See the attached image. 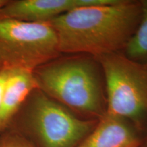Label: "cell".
<instances>
[{
    "mask_svg": "<svg viewBox=\"0 0 147 147\" xmlns=\"http://www.w3.org/2000/svg\"><path fill=\"white\" fill-rule=\"evenodd\" d=\"M0 147H1V133H0Z\"/></svg>",
    "mask_w": 147,
    "mask_h": 147,
    "instance_id": "14",
    "label": "cell"
},
{
    "mask_svg": "<svg viewBox=\"0 0 147 147\" xmlns=\"http://www.w3.org/2000/svg\"><path fill=\"white\" fill-rule=\"evenodd\" d=\"M140 17V1L116 0L76 8L47 23L55 33L61 54L97 57L123 51Z\"/></svg>",
    "mask_w": 147,
    "mask_h": 147,
    "instance_id": "1",
    "label": "cell"
},
{
    "mask_svg": "<svg viewBox=\"0 0 147 147\" xmlns=\"http://www.w3.org/2000/svg\"><path fill=\"white\" fill-rule=\"evenodd\" d=\"M105 80L107 113L147 132V63L130 59L121 52L94 57Z\"/></svg>",
    "mask_w": 147,
    "mask_h": 147,
    "instance_id": "4",
    "label": "cell"
},
{
    "mask_svg": "<svg viewBox=\"0 0 147 147\" xmlns=\"http://www.w3.org/2000/svg\"><path fill=\"white\" fill-rule=\"evenodd\" d=\"M61 55L56 35L48 23L0 17V70L34 71Z\"/></svg>",
    "mask_w": 147,
    "mask_h": 147,
    "instance_id": "5",
    "label": "cell"
},
{
    "mask_svg": "<svg viewBox=\"0 0 147 147\" xmlns=\"http://www.w3.org/2000/svg\"><path fill=\"white\" fill-rule=\"evenodd\" d=\"M141 17L135 33L123 49V54L134 61L147 63V0H140Z\"/></svg>",
    "mask_w": 147,
    "mask_h": 147,
    "instance_id": "9",
    "label": "cell"
},
{
    "mask_svg": "<svg viewBox=\"0 0 147 147\" xmlns=\"http://www.w3.org/2000/svg\"><path fill=\"white\" fill-rule=\"evenodd\" d=\"M143 147H147V132L144 137V145H143Z\"/></svg>",
    "mask_w": 147,
    "mask_h": 147,
    "instance_id": "13",
    "label": "cell"
},
{
    "mask_svg": "<svg viewBox=\"0 0 147 147\" xmlns=\"http://www.w3.org/2000/svg\"><path fill=\"white\" fill-rule=\"evenodd\" d=\"M10 71V70H0V104L2 100Z\"/></svg>",
    "mask_w": 147,
    "mask_h": 147,
    "instance_id": "11",
    "label": "cell"
},
{
    "mask_svg": "<svg viewBox=\"0 0 147 147\" xmlns=\"http://www.w3.org/2000/svg\"><path fill=\"white\" fill-rule=\"evenodd\" d=\"M97 121L79 117L36 88L5 130L25 138L34 147H78Z\"/></svg>",
    "mask_w": 147,
    "mask_h": 147,
    "instance_id": "3",
    "label": "cell"
},
{
    "mask_svg": "<svg viewBox=\"0 0 147 147\" xmlns=\"http://www.w3.org/2000/svg\"><path fill=\"white\" fill-rule=\"evenodd\" d=\"M33 72L38 89L79 117L99 120L106 113L104 74L94 57L59 56Z\"/></svg>",
    "mask_w": 147,
    "mask_h": 147,
    "instance_id": "2",
    "label": "cell"
},
{
    "mask_svg": "<svg viewBox=\"0 0 147 147\" xmlns=\"http://www.w3.org/2000/svg\"><path fill=\"white\" fill-rule=\"evenodd\" d=\"M116 0H8L0 17L28 23H47L65 12L82 7L109 4Z\"/></svg>",
    "mask_w": 147,
    "mask_h": 147,
    "instance_id": "6",
    "label": "cell"
},
{
    "mask_svg": "<svg viewBox=\"0 0 147 147\" xmlns=\"http://www.w3.org/2000/svg\"><path fill=\"white\" fill-rule=\"evenodd\" d=\"M144 137L130 121L106 112L78 147H143Z\"/></svg>",
    "mask_w": 147,
    "mask_h": 147,
    "instance_id": "7",
    "label": "cell"
},
{
    "mask_svg": "<svg viewBox=\"0 0 147 147\" xmlns=\"http://www.w3.org/2000/svg\"><path fill=\"white\" fill-rule=\"evenodd\" d=\"M1 147H34L32 143L13 131L5 130L1 133Z\"/></svg>",
    "mask_w": 147,
    "mask_h": 147,
    "instance_id": "10",
    "label": "cell"
},
{
    "mask_svg": "<svg viewBox=\"0 0 147 147\" xmlns=\"http://www.w3.org/2000/svg\"><path fill=\"white\" fill-rule=\"evenodd\" d=\"M38 86L32 71L20 69L10 71L0 104V133L8 128L27 97Z\"/></svg>",
    "mask_w": 147,
    "mask_h": 147,
    "instance_id": "8",
    "label": "cell"
},
{
    "mask_svg": "<svg viewBox=\"0 0 147 147\" xmlns=\"http://www.w3.org/2000/svg\"><path fill=\"white\" fill-rule=\"evenodd\" d=\"M7 2H8V0H0V10Z\"/></svg>",
    "mask_w": 147,
    "mask_h": 147,
    "instance_id": "12",
    "label": "cell"
}]
</instances>
